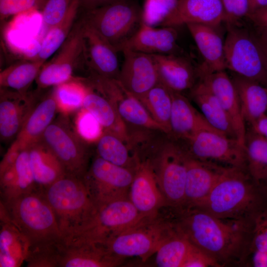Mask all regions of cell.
<instances>
[{
    "label": "cell",
    "instance_id": "38",
    "mask_svg": "<svg viewBox=\"0 0 267 267\" xmlns=\"http://www.w3.org/2000/svg\"><path fill=\"white\" fill-rule=\"evenodd\" d=\"M139 100L153 119L168 135L170 133V117L172 106L171 90L158 82Z\"/></svg>",
    "mask_w": 267,
    "mask_h": 267
},
{
    "label": "cell",
    "instance_id": "8",
    "mask_svg": "<svg viewBox=\"0 0 267 267\" xmlns=\"http://www.w3.org/2000/svg\"><path fill=\"white\" fill-rule=\"evenodd\" d=\"M81 18L112 45L118 52L142 23V9L135 0H118L84 11Z\"/></svg>",
    "mask_w": 267,
    "mask_h": 267
},
{
    "label": "cell",
    "instance_id": "50",
    "mask_svg": "<svg viewBox=\"0 0 267 267\" xmlns=\"http://www.w3.org/2000/svg\"><path fill=\"white\" fill-rule=\"evenodd\" d=\"M250 128L267 138V113L262 116Z\"/></svg>",
    "mask_w": 267,
    "mask_h": 267
},
{
    "label": "cell",
    "instance_id": "48",
    "mask_svg": "<svg viewBox=\"0 0 267 267\" xmlns=\"http://www.w3.org/2000/svg\"><path fill=\"white\" fill-rule=\"evenodd\" d=\"M261 31H267V6L250 13L248 17Z\"/></svg>",
    "mask_w": 267,
    "mask_h": 267
},
{
    "label": "cell",
    "instance_id": "31",
    "mask_svg": "<svg viewBox=\"0 0 267 267\" xmlns=\"http://www.w3.org/2000/svg\"><path fill=\"white\" fill-rule=\"evenodd\" d=\"M190 96L208 122L225 136L236 138L232 124L215 94L202 81L189 90Z\"/></svg>",
    "mask_w": 267,
    "mask_h": 267
},
{
    "label": "cell",
    "instance_id": "30",
    "mask_svg": "<svg viewBox=\"0 0 267 267\" xmlns=\"http://www.w3.org/2000/svg\"><path fill=\"white\" fill-rule=\"evenodd\" d=\"M231 79L238 93L244 121L251 126L267 113V87L235 74Z\"/></svg>",
    "mask_w": 267,
    "mask_h": 267
},
{
    "label": "cell",
    "instance_id": "27",
    "mask_svg": "<svg viewBox=\"0 0 267 267\" xmlns=\"http://www.w3.org/2000/svg\"><path fill=\"white\" fill-rule=\"evenodd\" d=\"M40 97L14 139L23 149L42 138L58 110L53 87Z\"/></svg>",
    "mask_w": 267,
    "mask_h": 267
},
{
    "label": "cell",
    "instance_id": "52",
    "mask_svg": "<svg viewBox=\"0 0 267 267\" xmlns=\"http://www.w3.org/2000/svg\"><path fill=\"white\" fill-rule=\"evenodd\" d=\"M256 38L267 74V43L263 40L260 37H256Z\"/></svg>",
    "mask_w": 267,
    "mask_h": 267
},
{
    "label": "cell",
    "instance_id": "15",
    "mask_svg": "<svg viewBox=\"0 0 267 267\" xmlns=\"http://www.w3.org/2000/svg\"><path fill=\"white\" fill-rule=\"evenodd\" d=\"M129 198L145 218L156 217L161 209L169 206L149 160H139L135 170Z\"/></svg>",
    "mask_w": 267,
    "mask_h": 267
},
{
    "label": "cell",
    "instance_id": "26",
    "mask_svg": "<svg viewBox=\"0 0 267 267\" xmlns=\"http://www.w3.org/2000/svg\"><path fill=\"white\" fill-rule=\"evenodd\" d=\"M226 167L199 161L188 155L185 203L183 207H196L201 203Z\"/></svg>",
    "mask_w": 267,
    "mask_h": 267
},
{
    "label": "cell",
    "instance_id": "12",
    "mask_svg": "<svg viewBox=\"0 0 267 267\" xmlns=\"http://www.w3.org/2000/svg\"><path fill=\"white\" fill-rule=\"evenodd\" d=\"M89 71V75L87 78L88 84L112 103L127 125L165 133L141 102L127 90L117 79L103 77Z\"/></svg>",
    "mask_w": 267,
    "mask_h": 267
},
{
    "label": "cell",
    "instance_id": "18",
    "mask_svg": "<svg viewBox=\"0 0 267 267\" xmlns=\"http://www.w3.org/2000/svg\"><path fill=\"white\" fill-rule=\"evenodd\" d=\"M58 248V267H113L123 261L111 254L101 244L62 238Z\"/></svg>",
    "mask_w": 267,
    "mask_h": 267
},
{
    "label": "cell",
    "instance_id": "34",
    "mask_svg": "<svg viewBox=\"0 0 267 267\" xmlns=\"http://www.w3.org/2000/svg\"><path fill=\"white\" fill-rule=\"evenodd\" d=\"M79 9L78 0H74L64 18L47 30L38 52L32 59L44 64L59 49L72 31Z\"/></svg>",
    "mask_w": 267,
    "mask_h": 267
},
{
    "label": "cell",
    "instance_id": "49",
    "mask_svg": "<svg viewBox=\"0 0 267 267\" xmlns=\"http://www.w3.org/2000/svg\"><path fill=\"white\" fill-rule=\"evenodd\" d=\"M118 0H78L80 9L91 10L113 3Z\"/></svg>",
    "mask_w": 267,
    "mask_h": 267
},
{
    "label": "cell",
    "instance_id": "28",
    "mask_svg": "<svg viewBox=\"0 0 267 267\" xmlns=\"http://www.w3.org/2000/svg\"><path fill=\"white\" fill-rule=\"evenodd\" d=\"M0 267H18L25 259L29 242L0 206Z\"/></svg>",
    "mask_w": 267,
    "mask_h": 267
},
{
    "label": "cell",
    "instance_id": "54",
    "mask_svg": "<svg viewBox=\"0 0 267 267\" xmlns=\"http://www.w3.org/2000/svg\"><path fill=\"white\" fill-rule=\"evenodd\" d=\"M260 38L265 42L267 43V31H262Z\"/></svg>",
    "mask_w": 267,
    "mask_h": 267
},
{
    "label": "cell",
    "instance_id": "3",
    "mask_svg": "<svg viewBox=\"0 0 267 267\" xmlns=\"http://www.w3.org/2000/svg\"><path fill=\"white\" fill-rule=\"evenodd\" d=\"M144 158L150 161L169 207H183L188 155L181 144L164 133H158L148 143Z\"/></svg>",
    "mask_w": 267,
    "mask_h": 267
},
{
    "label": "cell",
    "instance_id": "46",
    "mask_svg": "<svg viewBox=\"0 0 267 267\" xmlns=\"http://www.w3.org/2000/svg\"><path fill=\"white\" fill-rule=\"evenodd\" d=\"M255 251L267 252V209L255 221L251 253Z\"/></svg>",
    "mask_w": 267,
    "mask_h": 267
},
{
    "label": "cell",
    "instance_id": "1",
    "mask_svg": "<svg viewBox=\"0 0 267 267\" xmlns=\"http://www.w3.org/2000/svg\"><path fill=\"white\" fill-rule=\"evenodd\" d=\"M173 210L178 229L220 267L245 265L251 253L255 221L222 219L196 207Z\"/></svg>",
    "mask_w": 267,
    "mask_h": 267
},
{
    "label": "cell",
    "instance_id": "14",
    "mask_svg": "<svg viewBox=\"0 0 267 267\" xmlns=\"http://www.w3.org/2000/svg\"><path fill=\"white\" fill-rule=\"evenodd\" d=\"M84 31L85 24L80 18L57 54L43 65L35 80L38 89L54 87L74 78L73 72L78 61L84 58Z\"/></svg>",
    "mask_w": 267,
    "mask_h": 267
},
{
    "label": "cell",
    "instance_id": "53",
    "mask_svg": "<svg viewBox=\"0 0 267 267\" xmlns=\"http://www.w3.org/2000/svg\"><path fill=\"white\" fill-rule=\"evenodd\" d=\"M249 1L251 11L267 6V0H249Z\"/></svg>",
    "mask_w": 267,
    "mask_h": 267
},
{
    "label": "cell",
    "instance_id": "6",
    "mask_svg": "<svg viewBox=\"0 0 267 267\" xmlns=\"http://www.w3.org/2000/svg\"><path fill=\"white\" fill-rule=\"evenodd\" d=\"M176 227L173 219L161 218L158 215L146 218L111 237L103 245L119 259L136 257L145 261L155 254Z\"/></svg>",
    "mask_w": 267,
    "mask_h": 267
},
{
    "label": "cell",
    "instance_id": "24",
    "mask_svg": "<svg viewBox=\"0 0 267 267\" xmlns=\"http://www.w3.org/2000/svg\"><path fill=\"white\" fill-rule=\"evenodd\" d=\"M203 59L197 67L198 77L226 69L224 42L216 30L217 27L199 24L186 25Z\"/></svg>",
    "mask_w": 267,
    "mask_h": 267
},
{
    "label": "cell",
    "instance_id": "40",
    "mask_svg": "<svg viewBox=\"0 0 267 267\" xmlns=\"http://www.w3.org/2000/svg\"><path fill=\"white\" fill-rule=\"evenodd\" d=\"M15 188L13 198L39 190L30 167L27 148L23 149L19 154L15 164Z\"/></svg>",
    "mask_w": 267,
    "mask_h": 267
},
{
    "label": "cell",
    "instance_id": "47",
    "mask_svg": "<svg viewBox=\"0 0 267 267\" xmlns=\"http://www.w3.org/2000/svg\"><path fill=\"white\" fill-rule=\"evenodd\" d=\"M23 149L18 142L14 140L5 153L0 164V174L13 166L17 159Z\"/></svg>",
    "mask_w": 267,
    "mask_h": 267
},
{
    "label": "cell",
    "instance_id": "36",
    "mask_svg": "<svg viewBox=\"0 0 267 267\" xmlns=\"http://www.w3.org/2000/svg\"><path fill=\"white\" fill-rule=\"evenodd\" d=\"M176 227L160 246L155 254V264L159 267H182L185 260L196 247Z\"/></svg>",
    "mask_w": 267,
    "mask_h": 267
},
{
    "label": "cell",
    "instance_id": "21",
    "mask_svg": "<svg viewBox=\"0 0 267 267\" xmlns=\"http://www.w3.org/2000/svg\"><path fill=\"white\" fill-rule=\"evenodd\" d=\"M222 22L225 14L221 0H178L175 9L161 26L199 24L217 27Z\"/></svg>",
    "mask_w": 267,
    "mask_h": 267
},
{
    "label": "cell",
    "instance_id": "43",
    "mask_svg": "<svg viewBox=\"0 0 267 267\" xmlns=\"http://www.w3.org/2000/svg\"><path fill=\"white\" fill-rule=\"evenodd\" d=\"M76 126L79 135L88 143H95L104 131L97 119L83 107L78 113Z\"/></svg>",
    "mask_w": 267,
    "mask_h": 267
},
{
    "label": "cell",
    "instance_id": "11",
    "mask_svg": "<svg viewBox=\"0 0 267 267\" xmlns=\"http://www.w3.org/2000/svg\"><path fill=\"white\" fill-rule=\"evenodd\" d=\"M179 142L193 159L227 167H247L245 146L236 138L203 131Z\"/></svg>",
    "mask_w": 267,
    "mask_h": 267
},
{
    "label": "cell",
    "instance_id": "45",
    "mask_svg": "<svg viewBox=\"0 0 267 267\" xmlns=\"http://www.w3.org/2000/svg\"><path fill=\"white\" fill-rule=\"evenodd\" d=\"M74 0H47L42 10L44 25L48 30L65 16Z\"/></svg>",
    "mask_w": 267,
    "mask_h": 267
},
{
    "label": "cell",
    "instance_id": "9",
    "mask_svg": "<svg viewBox=\"0 0 267 267\" xmlns=\"http://www.w3.org/2000/svg\"><path fill=\"white\" fill-rule=\"evenodd\" d=\"M41 139L59 160L67 174L84 178L89 167V143L79 135L65 114L53 120Z\"/></svg>",
    "mask_w": 267,
    "mask_h": 267
},
{
    "label": "cell",
    "instance_id": "32",
    "mask_svg": "<svg viewBox=\"0 0 267 267\" xmlns=\"http://www.w3.org/2000/svg\"><path fill=\"white\" fill-rule=\"evenodd\" d=\"M86 79V78H85ZM83 107L90 113L104 130L110 131L129 143L128 127L112 103L87 82Z\"/></svg>",
    "mask_w": 267,
    "mask_h": 267
},
{
    "label": "cell",
    "instance_id": "33",
    "mask_svg": "<svg viewBox=\"0 0 267 267\" xmlns=\"http://www.w3.org/2000/svg\"><path fill=\"white\" fill-rule=\"evenodd\" d=\"M96 155L113 164L135 170L139 160L128 142L104 130L95 143Z\"/></svg>",
    "mask_w": 267,
    "mask_h": 267
},
{
    "label": "cell",
    "instance_id": "7",
    "mask_svg": "<svg viewBox=\"0 0 267 267\" xmlns=\"http://www.w3.org/2000/svg\"><path fill=\"white\" fill-rule=\"evenodd\" d=\"M144 218H146L139 213L129 197L116 199L97 206L91 218L62 238L103 244Z\"/></svg>",
    "mask_w": 267,
    "mask_h": 267
},
{
    "label": "cell",
    "instance_id": "29",
    "mask_svg": "<svg viewBox=\"0 0 267 267\" xmlns=\"http://www.w3.org/2000/svg\"><path fill=\"white\" fill-rule=\"evenodd\" d=\"M27 148L30 167L39 190H44L67 174L59 160L42 139Z\"/></svg>",
    "mask_w": 267,
    "mask_h": 267
},
{
    "label": "cell",
    "instance_id": "10",
    "mask_svg": "<svg viewBox=\"0 0 267 267\" xmlns=\"http://www.w3.org/2000/svg\"><path fill=\"white\" fill-rule=\"evenodd\" d=\"M227 26L224 41L226 69L267 87V74L256 37L235 25Z\"/></svg>",
    "mask_w": 267,
    "mask_h": 267
},
{
    "label": "cell",
    "instance_id": "13",
    "mask_svg": "<svg viewBox=\"0 0 267 267\" xmlns=\"http://www.w3.org/2000/svg\"><path fill=\"white\" fill-rule=\"evenodd\" d=\"M135 170L111 163L94 157L84 177L97 206L129 197Z\"/></svg>",
    "mask_w": 267,
    "mask_h": 267
},
{
    "label": "cell",
    "instance_id": "42",
    "mask_svg": "<svg viewBox=\"0 0 267 267\" xmlns=\"http://www.w3.org/2000/svg\"><path fill=\"white\" fill-rule=\"evenodd\" d=\"M178 0H145L142 22L154 27L162 24L175 9Z\"/></svg>",
    "mask_w": 267,
    "mask_h": 267
},
{
    "label": "cell",
    "instance_id": "51",
    "mask_svg": "<svg viewBox=\"0 0 267 267\" xmlns=\"http://www.w3.org/2000/svg\"><path fill=\"white\" fill-rule=\"evenodd\" d=\"M252 265L255 267H267V252L259 251L252 252Z\"/></svg>",
    "mask_w": 267,
    "mask_h": 267
},
{
    "label": "cell",
    "instance_id": "44",
    "mask_svg": "<svg viewBox=\"0 0 267 267\" xmlns=\"http://www.w3.org/2000/svg\"><path fill=\"white\" fill-rule=\"evenodd\" d=\"M47 0H0V19L12 15L42 10Z\"/></svg>",
    "mask_w": 267,
    "mask_h": 267
},
{
    "label": "cell",
    "instance_id": "23",
    "mask_svg": "<svg viewBox=\"0 0 267 267\" xmlns=\"http://www.w3.org/2000/svg\"><path fill=\"white\" fill-rule=\"evenodd\" d=\"M219 99L228 117L237 139L244 145L246 129L234 84L225 70L205 75L199 79Z\"/></svg>",
    "mask_w": 267,
    "mask_h": 267
},
{
    "label": "cell",
    "instance_id": "19",
    "mask_svg": "<svg viewBox=\"0 0 267 267\" xmlns=\"http://www.w3.org/2000/svg\"><path fill=\"white\" fill-rule=\"evenodd\" d=\"M178 33L175 27L155 28L143 22L135 33L123 44L118 52L124 49L149 54H183L178 44Z\"/></svg>",
    "mask_w": 267,
    "mask_h": 267
},
{
    "label": "cell",
    "instance_id": "39",
    "mask_svg": "<svg viewBox=\"0 0 267 267\" xmlns=\"http://www.w3.org/2000/svg\"><path fill=\"white\" fill-rule=\"evenodd\" d=\"M88 85L85 78H75L53 87L58 110L66 114L83 107Z\"/></svg>",
    "mask_w": 267,
    "mask_h": 267
},
{
    "label": "cell",
    "instance_id": "4",
    "mask_svg": "<svg viewBox=\"0 0 267 267\" xmlns=\"http://www.w3.org/2000/svg\"><path fill=\"white\" fill-rule=\"evenodd\" d=\"M8 217L29 242V247L59 241L62 237L55 214L43 191L0 200Z\"/></svg>",
    "mask_w": 267,
    "mask_h": 267
},
{
    "label": "cell",
    "instance_id": "22",
    "mask_svg": "<svg viewBox=\"0 0 267 267\" xmlns=\"http://www.w3.org/2000/svg\"><path fill=\"white\" fill-rule=\"evenodd\" d=\"M84 24V61L89 70L117 79L120 70L118 52L96 31Z\"/></svg>",
    "mask_w": 267,
    "mask_h": 267
},
{
    "label": "cell",
    "instance_id": "41",
    "mask_svg": "<svg viewBox=\"0 0 267 267\" xmlns=\"http://www.w3.org/2000/svg\"><path fill=\"white\" fill-rule=\"evenodd\" d=\"M60 240L48 244L30 247L25 261L27 266L58 267V245Z\"/></svg>",
    "mask_w": 267,
    "mask_h": 267
},
{
    "label": "cell",
    "instance_id": "25",
    "mask_svg": "<svg viewBox=\"0 0 267 267\" xmlns=\"http://www.w3.org/2000/svg\"><path fill=\"white\" fill-rule=\"evenodd\" d=\"M156 64L159 81L172 91L190 90L198 78L197 68L183 54H151Z\"/></svg>",
    "mask_w": 267,
    "mask_h": 267
},
{
    "label": "cell",
    "instance_id": "35",
    "mask_svg": "<svg viewBox=\"0 0 267 267\" xmlns=\"http://www.w3.org/2000/svg\"><path fill=\"white\" fill-rule=\"evenodd\" d=\"M44 63L30 59L16 62L0 73V87L10 89L23 95L36 80Z\"/></svg>",
    "mask_w": 267,
    "mask_h": 267
},
{
    "label": "cell",
    "instance_id": "2",
    "mask_svg": "<svg viewBox=\"0 0 267 267\" xmlns=\"http://www.w3.org/2000/svg\"><path fill=\"white\" fill-rule=\"evenodd\" d=\"M192 207L222 219L255 221L267 209V185L247 167H226L207 197Z\"/></svg>",
    "mask_w": 267,
    "mask_h": 267
},
{
    "label": "cell",
    "instance_id": "5",
    "mask_svg": "<svg viewBox=\"0 0 267 267\" xmlns=\"http://www.w3.org/2000/svg\"><path fill=\"white\" fill-rule=\"evenodd\" d=\"M43 192L55 214L62 237L84 224L97 210L84 178L66 174Z\"/></svg>",
    "mask_w": 267,
    "mask_h": 267
},
{
    "label": "cell",
    "instance_id": "17",
    "mask_svg": "<svg viewBox=\"0 0 267 267\" xmlns=\"http://www.w3.org/2000/svg\"><path fill=\"white\" fill-rule=\"evenodd\" d=\"M41 89L23 95L5 88L0 89V137L8 141L17 137L38 100Z\"/></svg>",
    "mask_w": 267,
    "mask_h": 267
},
{
    "label": "cell",
    "instance_id": "37",
    "mask_svg": "<svg viewBox=\"0 0 267 267\" xmlns=\"http://www.w3.org/2000/svg\"><path fill=\"white\" fill-rule=\"evenodd\" d=\"M245 149L247 167L257 181L267 179V138L251 128L246 129Z\"/></svg>",
    "mask_w": 267,
    "mask_h": 267
},
{
    "label": "cell",
    "instance_id": "16",
    "mask_svg": "<svg viewBox=\"0 0 267 267\" xmlns=\"http://www.w3.org/2000/svg\"><path fill=\"white\" fill-rule=\"evenodd\" d=\"M124 61L117 80L139 100L159 81L151 54L129 49L121 51Z\"/></svg>",
    "mask_w": 267,
    "mask_h": 267
},
{
    "label": "cell",
    "instance_id": "20",
    "mask_svg": "<svg viewBox=\"0 0 267 267\" xmlns=\"http://www.w3.org/2000/svg\"><path fill=\"white\" fill-rule=\"evenodd\" d=\"M171 92L172 106L170 133L168 135L170 137L178 141H184L203 131L224 135L213 128L202 114L197 110L181 93L172 90Z\"/></svg>",
    "mask_w": 267,
    "mask_h": 267
}]
</instances>
